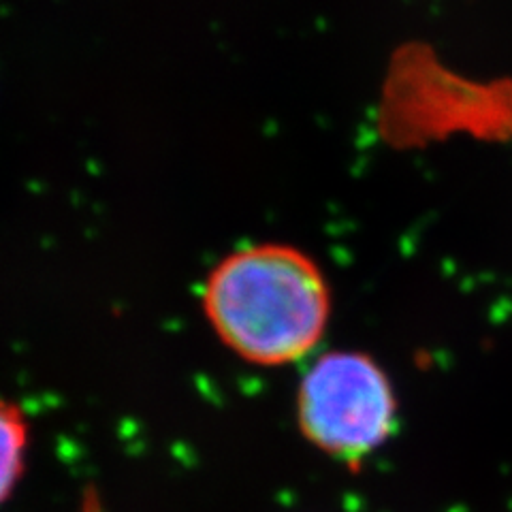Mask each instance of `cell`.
I'll list each match as a JSON object with an SVG mask.
<instances>
[{
    "mask_svg": "<svg viewBox=\"0 0 512 512\" xmlns=\"http://www.w3.org/2000/svg\"><path fill=\"white\" fill-rule=\"evenodd\" d=\"M203 312L237 357L278 367L306 357L323 338L331 293L312 256L265 242L216 263L203 286Z\"/></svg>",
    "mask_w": 512,
    "mask_h": 512,
    "instance_id": "obj_1",
    "label": "cell"
},
{
    "mask_svg": "<svg viewBox=\"0 0 512 512\" xmlns=\"http://www.w3.org/2000/svg\"><path fill=\"white\" fill-rule=\"evenodd\" d=\"M297 419L303 436L320 451L359 461L393 434V384L363 352H329L299 384Z\"/></svg>",
    "mask_w": 512,
    "mask_h": 512,
    "instance_id": "obj_2",
    "label": "cell"
},
{
    "mask_svg": "<svg viewBox=\"0 0 512 512\" xmlns=\"http://www.w3.org/2000/svg\"><path fill=\"white\" fill-rule=\"evenodd\" d=\"M28 421L18 404L0 395V506L18 487L26 466Z\"/></svg>",
    "mask_w": 512,
    "mask_h": 512,
    "instance_id": "obj_3",
    "label": "cell"
}]
</instances>
